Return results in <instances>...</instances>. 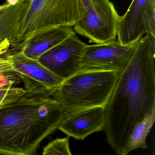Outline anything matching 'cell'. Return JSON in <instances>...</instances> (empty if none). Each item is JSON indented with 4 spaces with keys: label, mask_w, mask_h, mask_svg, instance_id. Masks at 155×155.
<instances>
[{
    "label": "cell",
    "mask_w": 155,
    "mask_h": 155,
    "mask_svg": "<svg viewBox=\"0 0 155 155\" xmlns=\"http://www.w3.org/2000/svg\"><path fill=\"white\" fill-rule=\"evenodd\" d=\"M155 37L146 34L139 40L104 107L103 131L116 155H123L136 125L155 113Z\"/></svg>",
    "instance_id": "obj_1"
},
{
    "label": "cell",
    "mask_w": 155,
    "mask_h": 155,
    "mask_svg": "<svg viewBox=\"0 0 155 155\" xmlns=\"http://www.w3.org/2000/svg\"><path fill=\"white\" fill-rule=\"evenodd\" d=\"M25 90L0 105V155H34L65 118L61 104L46 88Z\"/></svg>",
    "instance_id": "obj_2"
},
{
    "label": "cell",
    "mask_w": 155,
    "mask_h": 155,
    "mask_svg": "<svg viewBox=\"0 0 155 155\" xmlns=\"http://www.w3.org/2000/svg\"><path fill=\"white\" fill-rule=\"evenodd\" d=\"M120 74L113 71L78 72L65 79L52 96L61 104L65 117L93 107H105Z\"/></svg>",
    "instance_id": "obj_3"
},
{
    "label": "cell",
    "mask_w": 155,
    "mask_h": 155,
    "mask_svg": "<svg viewBox=\"0 0 155 155\" xmlns=\"http://www.w3.org/2000/svg\"><path fill=\"white\" fill-rule=\"evenodd\" d=\"M82 17L78 0H31L19 28L16 48L36 30L49 26L72 27Z\"/></svg>",
    "instance_id": "obj_4"
},
{
    "label": "cell",
    "mask_w": 155,
    "mask_h": 155,
    "mask_svg": "<svg viewBox=\"0 0 155 155\" xmlns=\"http://www.w3.org/2000/svg\"><path fill=\"white\" fill-rule=\"evenodd\" d=\"M84 10L83 18L74 25L76 33L96 44L115 41L120 16L109 0H78Z\"/></svg>",
    "instance_id": "obj_5"
},
{
    "label": "cell",
    "mask_w": 155,
    "mask_h": 155,
    "mask_svg": "<svg viewBox=\"0 0 155 155\" xmlns=\"http://www.w3.org/2000/svg\"><path fill=\"white\" fill-rule=\"evenodd\" d=\"M139 41L131 45H124L115 41L86 45L78 72L113 71L121 74L132 60Z\"/></svg>",
    "instance_id": "obj_6"
},
{
    "label": "cell",
    "mask_w": 155,
    "mask_h": 155,
    "mask_svg": "<svg viewBox=\"0 0 155 155\" xmlns=\"http://www.w3.org/2000/svg\"><path fill=\"white\" fill-rule=\"evenodd\" d=\"M145 34L155 37V0H133L127 12L120 17L118 41L133 44Z\"/></svg>",
    "instance_id": "obj_7"
},
{
    "label": "cell",
    "mask_w": 155,
    "mask_h": 155,
    "mask_svg": "<svg viewBox=\"0 0 155 155\" xmlns=\"http://www.w3.org/2000/svg\"><path fill=\"white\" fill-rule=\"evenodd\" d=\"M87 45L76 35H72L42 54L37 61L65 80L79 72L82 55Z\"/></svg>",
    "instance_id": "obj_8"
},
{
    "label": "cell",
    "mask_w": 155,
    "mask_h": 155,
    "mask_svg": "<svg viewBox=\"0 0 155 155\" xmlns=\"http://www.w3.org/2000/svg\"><path fill=\"white\" fill-rule=\"evenodd\" d=\"M105 123V107H97L65 117L58 129L68 137L83 140L93 133L103 131Z\"/></svg>",
    "instance_id": "obj_9"
},
{
    "label": "cell",
    "mask_w": 155,
    "mask_h": 155,
    "mask_svg": "<svg viewBox=\"0 0 155 155\" xmlns=\"http://www.w3.org/2000/svg\"><path fill=\"white\" fill-rule=\"evenodd\" d=\"M76 34L72 27L49 26L35 31L18 47L25 56L37 60L46 51L54 47L66 39Z\"/></svg>",
    "instance_id": "obj_10"
},
{
    "label": "cell",
    "mask_w": 155,
    "mask_h": 155,
    "mask_svg": "<svg viewBox=\"0 0 155 155\" xmlns=\"http://www.w3.org/2000/svg\"><path fill=\"white\" fill-rule=\"evenodd\" d=\"M7 57L12 62L14 71L28 78L52 94L64 80L42 65L37 60L25 55L22 51L9 54Z\"/></svg>",
    "instance_id": "obj_11"
},
{
    "label": "cell",
    "mask_w": 155,
    "mask_h": 155,
    "mask_svg": "<svg viewBox=\"0 0 155 155\" xmlns=\"http://www.w3.org/2000/svg\"><path fill=\"white\" fill-rule=\"evenodd\" d=\"M30 2L31 0H18L14 4L0 5V44H11L10 54L16 51L19 28Z\"/></svg>",
    "instance_id": "obj_12"
},
{
    "label": "cell",
    "mask_w": 155,
    "mask_h": 155,
    "mask_svg": "<svg viewBox=\"0 0 155 155\" xmlns=\"http://www.w3.org/2000/svg\"><path fill=\"white\" fill-rule=\"evenodd\" d=\"M155 120V113L145 117L133 129L126 143L123 155L138 148L147 149L146 139Z\"/></svg>",
    "instance_id": "obj_13"
},
{
    "label": "cell",
    "mask_w": 155,
    "mask_h": 155,
    "mask_svg": "<svg viewBox=\"0 0 155 155\" xmlns=\"http://www.w3.org/2000/svg\"><path fill=\"white\" fill-rule=\"evenodd\" d=\"M21 79L19 74L15 71L0 73V105L25 93V89L15 87Z\"/></svg>",
    "instance_id": "obj_14"
},
{
    "label": "cell",
    "mask_w": 155,
    "mask_h": 155,
    "mask_svg": "<svg viewBox=\"0 0 155 155\" xmlns=\"http://www.w3.org/2000/svg\"><path fill=\"white\" fill-rule=\"evenodd\" d=\"M42 155H72L69 147V137L53 140L44 148Z\"/></svg>",
    "instance_id": "obj_15"
},
{
    "label": "cell",
    "mask_w": 155,
    "mask_h": 155,
    "mask_svg": "<svg viewBox=\"0 0 155 155\" xmlns=\"http://www.w3.org/2000/svg\"><path fill=\"white\" fill-rule=\"evenodd\" d=\"M11 45L10 43L3 42L0 44V56L8 54L11 49Z\"/></svg>",
    "instance_id": "obj_16"
},
{
    "label": "cell",
    "mask_w": 155,
    "mask_h": 155,
    "mask_svg": "<svg viewBox=\"0 0 155 155\" xmlns=\"http://www.w3.org/2000/svg\"><path fill=\"white\" fill-rule=\"evenodd\" d=\"M18 0H7V4H14L17 2Z\"/></svg>",
    "instance_id": "obj_17"
}]
</instances>
